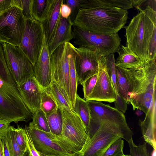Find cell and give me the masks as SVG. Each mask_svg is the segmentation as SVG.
Returning <instances> with one entry per match:
<instances>
[{
    "label": "cell",
    "instance_id": "cell-12",
    "mask_svg": "<svg viewBox=\"0 0 156 156\" xmlns=\"http://www.w3.org/2000/svg\"><path fill=\"white\" fill-rule=\"evenodd\" d=\"M75 70L78 81L81 84L89 77L98 74L101 56L96 51L87 48L75 47Z\"/></svg>",
    "mask_w": 156,
    "mask_h": 156
},
{
    "label": "cell",
    "instance_id": "cell-29",
    "mask_svg": "<svg viewBox=\"0 0 156 156\" xmlns=\"http://www.w3.org/2000/svg\"><path fill=\"white\" fill-rule=\"evenodd\" d=\"M46 115L50 132L55 136L59 135L62 126L61 108L58 107L52 112L46 114Z\"/></svg>",
    "mask_w": 156,
    "mask_h": 156
},
{
    "label": "cell",
    "instance_id": "cell-3",
    "mask_svg": "<svg viewBox=\"0 0 156 156\" xmlns=\"http://www.w3.org/2000/svg\"><path fill=\"white\" fill-rule=\"evenodd\" d=\"M156 59L143 63L134 68H125L130 87L129 102L134 110L139 109L145 114L156 94Z\"/></svg>",
    "mask_w": 156,
    "mask_h": 156
},
{
    "label": "cell",
    "instance_id": "cell-38",
    "mask_svg": "<svg viewBox=\"0 0 156 156\" xmlns=\"http://www.w3.org/2000/svg\"><path fill=\"white\" fill-rule=\"evenodd\" d=\"M98 74L93 75L86 80L81 85L83 86L84 98L85 100L91 94L95 86Z\"/></svg>",
    "mask_w": 156,
    "mask_h": 156
},
{
    "label": "cell",
    "instance_id": "cell-50",
    "mask_svg": "<svg viewBox=\"0 0 156 156\" xmlns=\"http://www.w3.org/2000/svg\"><path fill=\"white\" fill-rule=\"evenodd\" d=\"M123 156H131L130 155H128V154H127V155H125V154H124Z\"/></svg>",
    "mask_w": 156,
    "mask_h": 156
},
{
    "label": "cell",
    "instance_id": "cell-1",
    "mask_svg": "<svg viewBox=\"0 0 156 156\" xmlns=\"http://www.w3.org/2000/svg\"><path fill=\"white\" fill-rule=\"evenodd\" d=\"M138 13L124 28L127 46L143 62L156 56V11L149 5L137 6Z\"/></svg>",
    "mask_w": 156,
    "mask_h": 156
},
{
    "label": "cell",
    "instance_id": "cell-18",
    "mask_svg": "<svg viewBox=\"0 0 156 156\" xmlns=\"http://www.w3.org/2000/svg\"><path fill=\"white\" fill-rule=\"evenodd\" d=\"M143 121L139 120V125L143 138L145 142L156 150V95L153 103Z\"/></svg>",
    "mask_w": 156,
    "mask_h": 156
},
{
    "label": "cell",
    "instance_id": "cell-13",
    "mask_svg": "<svg viewBox=\"0 0 156 156\" xmlns=\"http://www.w3.org/2000/svg\"><path fill=\"white\" fill-rule=\"evenodd\" d=\"M120 137L110 130L98 129L93 134L87 144L76 154L77 156H101L110 145Z\"/></svg>",
    "mask_w": 156,
    "mask_h": 156
},
{
    "label": "cell",
    "instance_id": "cell-31",
    "mask_svg": "<svg viewBox=\"0 0 156 156\" xmlns=\"http://www.w3.org/2000/svg\"><path fill=\"white\" fill-rule=\"evenodd\" d=\"M14 127L10 125L5 136L11 156H23L24 152L21 150L15 137Z\"/></svg>",
    "mask_w": 156,
    "mask_h": 156
},
{
    "label": "cell",
    "instance_id": "cell-43",
    "mask_svg": "<svg viewBox=\"0 0 156 156\" xmlns=\"http://www.w3.org/2000/svg\"><path fill=\"white\" fill-rule=\"evenodd\" d=\"M13 6V0H0V13Z\"/></svg>",
    "mask_w": 156,
    "mask_h": 156
},
{
    "label": "cell",
    "instance_id": "cell-20",
    "mask_svg": "<svg viewBox=\"0 0 156 156\" xmlns=\"http://www.w3.org/2000/svg\"><path fill=\"white\" fill-rule=\"evenodd\" d=\"M63 1L54 0L48 17L42 23L48 44L52 38L60 19V10Z\"/></svg>",
    "mask_w": 156,
    "mask_h": 156
},
{
    "label": "cell",
    "instance_id": "cell-44",
    "mask_svg": "<svg viewBox=\"0 0 156 156\" xmlns=\"http://www.w3.org/2000/svg\"><path fill=\"white\" fill-rule=\"evenodd\" d=\"M60 12L62 17L67 19L69 17L71 10L69 6L63 3L61 7Z\"/></svg>",
    "mask_w": 156,
    "mask_h": 156
},
{
    "label": "cell",
    "instance_id": "cell-19",
    "mask_svg": "<svg viewBox=\"0 0 156 156\" xmlns=\"http://www.w3.org/2000/svg\"><path fill=\"white\" fill-rule=\"evenodd\" d=\"M73 25L69 17L67 19L61 17L53 37L48 44L50 55L59 46L73 39Z\"/></svg>",
    "mask_w": 156,
    "mask_h": 156
},
{
    "label": "cell",
    "instance_id": "cell-22",
    "mask_svg": "<svg viewBox=\"0 0 156 156\" xmlns=\"http://www.w3.org/2000/svg\"><path fill=\"white\" fill-rule=\"evenodd\" d=\"M117 53L119 55L115 64L122 67L133 69L137 67L143 63L138 56L127 46L121 45Z\"/></svg>",
    "mask_w": 156,
    "mask_h": 156
},
{
    "label": "cell",
    "instance_id": "cell-48",
    "mask_svg": "<svg viewBox=\"0 0 156 156\" xmlns=\"http://www.w3.org/2000/svg\"><path fill=\"white\" fill-rule=\"evenodd\" d=\"M0 156H4L3 144L1 139L0 138Z\"/></svg>",
    "mask_w": 156,
    "mask_h": 156
},
{
    "label": "cell",
    "instance_id": "cell-27",
    "mask_svg": "<svg viewBox=\"0 0 156 156\" xmlns=\"http://www.w3.org/2000/svg\"><path fill=\"white\" fill-rule=\"evenodd\" d=\"M73 109L83 122L88 134L90 120V110L87 101L77 94Z\"/></svg>",
    "mask_w": 156,
    "mask_h": 156
},
{
    "label": "cell",
    "instance_id": "cell-34",
    "mask_svg": "<svg viewBox=\"0 0 156 156\" xmlns=\"http://www.w3.org/2000/svg\"><path fill=\"white\" fill-rule=\"evenodd\" d=\"M58 107L54 100L45 90L41 96L40 108L46 114L52 112Z\"/></svg>",
    "mask_w": 156,
    "mask_h": 156
},
{
    "label": "cell",
    "instance_id": "cell-36",
    "mask_svg": "<svg viewBox=\"0 0 156 156\" xmlns=\"http://www.w3.org/2000/svg\"><path fill=\"white\" fill-rule=\"evenodd\" d=\"M13 5L20 9L25 19H33L31 13V0H13Z\"/></svg>",
    "mask_w": 156,
    "mask_h": 156
},
{
    "label": "cell",
    "instance_id": "cell-41",
    "mask_svg": "<svg viewBox=\"0 0 156 156\" xmlns=\"http://www.w3.org/2000/svg\"><path fill=\"white\" fill-rule=\"evenodd\" d=\"M114 102L115 108L125 113L127 109V103L124 99L119 94H116Z\"/></svg>",
    "mask_w": 156,
    "mask_h": 156
},
{
    "label": "cell",
    "instance_id": "cell-32",
    "mask_svg": "<svg viewBox=\"0 0 156 156\" xmlns=\"http://www.w3.org/2000/svg\"><path fill=\"white\" fill-rule=\"evenodd\" d=\"M124 145L123 140L119 137L110 145L101 156H123Z\"/></svg>",
    "mask_w": 156,
    "mask_h": 156
},
{
    "label": "cell",
    "instance_id": "cell-2",
    "mask_svg": "<svg viewBox=\"0 0 156 156\" xmlns=\"http://www.w3.org/2000/svg\"><path fill=\"white\" fill-rule=\"evenodd\" d=\"M128 14L127 10L115 7L80 9L73 24L95 33L115 34L125 26Z\"/></svg>",
    "mask_w": 156,
    "mask_h": 156
},
{
    "label": "cell",
    "instance_id": "cell-14",
    "mask_svg": "<svg viewBox=\"0 0 156 156\" xmlns=\"http://www.w3.org/2000/svg\"><path fill=\"white\" fill-rule=\"evenodd\" d=\"M34 145L39 154L47 156L58 155L71 153L58 144L54 135L36 128L27 126Z\"/></svg>",
    "mask_w": 156,
    "mask_h": 156
},
{
    "label": "cell",
    "instance_id": "cell-4",
    "mask_svg": "<svg viewBox=\"0 0 156 156\" xmlns=\"http://www.w3.org/2000/svg\"><path fill=\"white\" fill-rule=\"evenodd\" d=\"M90 110L88 136L98 128L114 130L128 142L133 140V133L129 127L124 114L115 108L101 102L87 101Z\"/></svg>",
    "mask_w": 156,
    "mask_h": 156
},
{
    "label": "cell",
    "instance_id": "cell-25",
    "mask_svg": "<svg viewBox=\"0 0 156 156\" xmlns=\"http://www.w3.org/2000/svg\"><path fill=\"white\" fill-rule=\"evenodd\" d=\"M45 90L54 100L58 107L70 112L75 113L70 103L66 99L59 89L58 84L54 80L51 79Z\"/></svg>",
    "mask_w": 156,
    "mask_h": 156
},
{
    "label": "cell",
    "instance_id": "cell-17",
    "mask_svg": "<svg viewBox=\"0 0 156 156\" xmlns=\"http://www.w3.org/2000/svg\"><path fill=\"white\" fill-rule=\"evenodd\" d=\"M33 117V114L27 108L0 94V117L17 123L20 121L27 122Z\"/></svg>",
    "mask_w": 156,
    "mask_h": 156
},
{
    "label": "cell",
    "instance_id": "cell-9",
    "mask_svg": "<svg viewBox=\"0 0 156 156\" xmlns=\"http://www.w3.org/2000/svg\"><path fill=\"white\" fill-rule=\"evenodd\" d=\"M69 42H65L60 45L52 52L50 56V62L51 79L57 83L59 89L70 103L69 86Z\"/></svg>",
    "mask_w": 156,
    "mask_h": 156
},
{
    "label": "cell",
    "instance_id": "cell-23",
    "mask_svg": "<svg viewBox=\"0 0 156 156\" xmlns=\"http://www.w3.org/2000/svg\"><path fill=\"white\" fill-rule=\"evenodd\" d=\"M101 6L115 7L126 10L133 7L130 0H82L80 9Z\"/></svg>",
    "mask_w": 156,
    "mask_h": 156
},
{
    "label": "cell",
    "instance_id": "cell-16",
    "mask_svg": "<svg viewBox=\"0 0 156 156\" xmlns=\"http://www.w3.org/2000/svg\"><path fill=\"white\" fill-rule=\"evenodd\" d=\"M50 56L44 34L42 47L33 66V70L34 76L40 85L45 89L51 80Z\"/></svg>",
    "mask_w": 156,
    "mask_h": 156
},
{
    "label": "cell",
    "instance_id": "cell-45",
    "mask_svg": "<svg viewBox=\"0 0 156 156\" xmlns=\"http://www.w3.org/2000/svg\"><path fill=\"white\" fill-rule=\"evenodd\" d=\"M1 139L3 144L4 156H11L5 136Z\"/></svg>",
    "mask_w": 156,
    "mask_h": 156
},
{
    "label": "cell",
    "instance_id": "cell-46",
    "mask_svg": "<svg viewBox=\"0 0 156 156\" xmlns=\"http://www.w3.org/2000/svg\"><path fill=\"white\" fill-rule=\"evenodd\" d=\"M133 7L136 8L138 6L140 7L145 0H130Z\"/></svg>",
    "mask_w": 156,
    "mask_h": 156
},
{
    "label": "cell",
    "instance_id": "cell-28",
    "mask_svg": "<svg viewBox=\"0 0 156 156\" xmlns=\"http://www.w3.org/2000/svg\"><path fill=\"white\" fill-rule=\"evenodd\" d=\"M0 94L15 102L20 106L27 108L20 97L17 87L13 86L7 83L0 76Z\"/></svg>",
    "mask_w": 156,
    "mask_h": 156
},
{
    "label": "cell",
    "instance_id": "cell-40",
    "mask_svg": "<svg viewBox=\"0 0 156 156\" xmlns=\"http://www.w3.org/2000/svg\"><path fill=\"white\" fill-rule=\"evenodd\" d=\"M25 135L28 149L32 156H40L35 149L33 143L31 136L27 129V126H25Z\"/></svg>",
    "mask_w": 156,
    "mask_h": 156
},
{
    "label": "cell",
    "instance_id": "cell-42",
    "mask_svg": "<svg viewBox=\"0 0 156 156\" xmlns=\"http://www.w3.org/2000/svg\"><path fill=\"white\" fill-rule=\"evenodd\" d=\"M11 122L0 117V138L4 137L7 133Z\"/></svg>",
    "mask_w": 156,
    "mask_h": 156
},
{
    "label": "cell",
    "instance_id": "cell-15",
    "mask_svg": "<svg viewBox=\"0 0 156 156\" xmlns=\"http://www.w3.org/2000/svg\"><path fill=\"white\" fill-rule=\"evenodd\" d=\"M17 87L23 102L33 115L40 109L41 96L45 89L34 76Z\"/></svg>",
    "mask_w": 156,
    "mask_h": 156
},
{
    "label": "cell",
    "instance_id": "cell-5",
    "mask_svg": "<svg viewBox=\"0 0 156 156\" xmlns=\"http://www.w3.org/2000/svg\"><path fill=\"white\" fill-rule=\"evenodd\" d=\"M61 109L62 130L59 135H54V139L65 150L71 153H76L89 141L88 135L84 124L77 114Z\"/></svg>",
    "mask_w": 156,
    "mask_h": 156
},
{
    "label": "cell",
    "instance_id": "cell-6",
    "mask_svg": "<svg viewBox=\"0 0 156 156\" xmlns=\"http://www.w3.org/2000/svg\"><path fill=\"white\" fill-rule=\"evenodd\" d=\"M74 44L79 47L87 48L105 57L119 51L121 39L118 33L105 35L95 33L74 25L72 26Z\"/></svg>",
    "mask_w": 156,
    "mask_h": 156
},
{
    "label": "cell",
    "instance_id": "cell-30",
    "mask_svg": "<svg viewBox=\"0 0 156 156\" xmlns=\"http://www.w3.org/2000/svg\"><path fill=\"white\" fill-rule=\"evenodd\" d=\"M28 126L50 133L46 114L40 108L33 114L32 121Z\"/></svg>",
    "mask_w": 156,
    "mask_h": 156
},
{
    "label": "cell",
    "instance_id": "cell-8",
    "mask_svg": "<svg viewBox=\"0 0 156 156\" xmlns=\"http://www.w3.org/2000/svg\"><path fill=\"white\" fill-rule=\"evenodd\" d=\"M1 44L7 67L17 86L34 76L33 66L19 47Z\"/></svg>",
    "mask_w": 156,
    "mask_h": 156
},
{
    "label": "cell",
    "instance_id": "cell-26",
    "mask_svg": "<svg viewBox=\"0 0 156 156\" xmlns=\"http://www.w3.org/2000/svg\"><path fill=\"white\" fill-rule=\"evenodd\" d=\"M116 84L118 94L129 104V82L125 68L115 65Z\"/></svg>",
    "mask_w": 156,
    "mask_h": 156
},
{
    "label": "cell",
    "instance_id": "cell-35",
    "mask_svg": "<svg viewBox=\"0 0 156 156\" xmlns=\"http://www.w3.org/2000/svg\"><path fill=\"white\" fill-rule=\"evenodd\" d=\"M128 143L130 151L129 155L131 156H150L145 142L138 145L134 144L133 140Z\"/></svg>",
    "mask_w": 156,
    "mask_h": 156
},
{
    "label": "cell",
    "instance_id": "cell-49",
    "mask_svg": "<svg viewBox=\"0 0 156 156\" xmlns=\"http://www.w3.org/2000/svg\"><path fill=\"white\" fill-rule=\"evenodd\" d=\"M23 156H32L28 149L24 153Z\"/></svg>",
    "mask_w": 156,
    "mask_h": 156
},
{
    "label": "cell",
    "instance_id": "cell-39",
    "mask_svg": "<svg viewBox=\"0 0 156 156\" xmlns=\"http://www.w3.org/2000/svg\"><path fill=\"white\" fill-rule=\"evenodd\" d=\"M81 2L82 0H63V3L69 6L71 9L69 18L73 23L80 9Z\"/></svg>",
    "mask_w": 156,
    "mask_h": 156
},
{
    "label": "cell",
    "instance_id": "cell-24",
    "mask_svg": "<svg viewBox=\"0 0 156 156\" xmlns=\"http://www.w3.org/2000/svg\"><path fill=\"white\" fill-rule=\"evenodd\" d=\"M54 0H31V13L34 19L41 23L48 17Z\"/></svg>",
    "mask_w": 156,
    "mask_h": 156
},
{
    "label": "cell",
    "instance_id": "cell-11",
    "mask_svg": "<svg viewBox=\"0 0 156 156\" xmlns=\"http://www.w3.org/2000/svg\"><path fill=\"white\" fill-rule=\"evenodd\" d=\"M99 70L96 84L90 95L85 99L87 101L114 102L116 93L108 73L105 57L100 56L98 60Z\"/></svg>",
    "mask_w": 156,
    "mask_h": 156
},
{
    "label": "cell",
    "instance_id": "cell-33",
    "mask_svg": "<svg viewBox=\"0 0 156 156\" xmlns=\"http://www.w3.org/2000/svg\"><path fill=\"white\" fill-rule=\"evenodd\" d=\"M105 57L108 73L113 84L116 95L118 94L116 84L115 54H112Z\"/></svg>",
    "mask_w": 156,
    "mask_h": 156
},
{
    "label": "cell",
    "instance_id": "cell-47",
    "mask_svg": "<svg viewBox=\"0 0 156 156\" xmlns=\"http://www.w3.org/2000/svg\"><path fill=\"white\" fill-rule=\"evenodd\" d=\"M40 156H77L76 153H69L68 154H63L58 155L47 156L39 154Z\"/></svg>",
    "mask_w": 156,
    "mask_h": 156
},
{
    "label": "cell",
    "instance_id": "cell-10",
    "mask_svg": "<svg viewBox=\"0 0 156 156\" xmlns=\"http://www.w3.org/2000/svg\"><path fill=\"white\" fill-rule=\"evenodd\" d=\"M44 32L42 24L34 19H25V28L19 47L34 66L41 49Z\"/></svg>",
    "mask_w": 156,
    "mask_h": 156
},
{
    "label": "cell",
    "instance_id": "cell-37",
    "mask_svg": "<svg viewBox=\"0 0 156 156\" xmlns=\"http://www.w3.org/2000/svg\"><path fill=\"white\" fill-rule=\"evenodd\" d=\"M16 140L22 151L24 153L28 149L25 135V129L17 125V127H14Z\"/></svg>",
    "mask_w": 156,
    "mask_h": 156
},
{
    "label": "cell",
    "instance_id": "cell-21",
    "mask_svg": "<svg viewBox=\"0 0 156 156\" xmlns=\"http://www.w3.org/2000/svg\"><path fill=\"white\" fill-rule=\"evenodd\" d=\"M69 58V100L73 108L74 106L77 94L78 80L75 68V60L76 52L75 47L70 42Z\"/></svg>",
    "mask_w": 156,
    "mask_h": 156
},
{
    "label": "cell",
    "instance_id": "cell-7",
    "mask_svg": "<svg viewBox=\"0 0 156 156\" xmlns=\"http://www.w3.org/2000/svg\"><path fill=\"white\" fill-rule=\"evenodd\" d=\"M25 28L21 10L13 6L0 13V43L19 47Z\"/></svg>",
    "mask_w": 156,
    "mask_h": 156
}]
</instances>
